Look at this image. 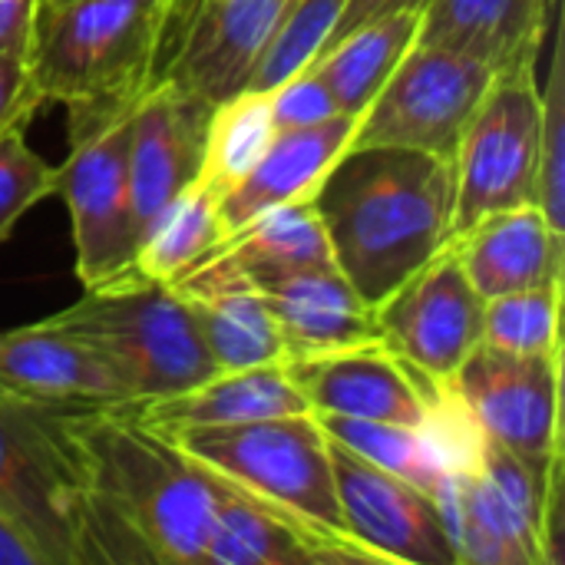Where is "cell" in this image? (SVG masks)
Masks as SVG:
<instances>
[{
  "mask_svg": "<svg viewBox=\"0 0 565 565\" xmlns=\"http://www.w3.org/2000/svg\"><path fill=\"white\" fill-rule=\"evenodd\" d=\"M89 507V565H202L215 480L129 407L70 411Z\"/></svg>",
  "mask_w": 565,
  "mask_h": 565,
  "instance_id": "cell-1",
  "label": "cell"
},
{
  "mask_svg": "<svg viewBox=\"0 0 565 565\" xmlns=\"http://www.w3.org/2000/svg\"><path fill=\"white\" fill-rule=\"evenodd\" d=\"M338 271L367 305L450 245L454 162L397 146H348L311 195Z\"/></svg>",
  "mask_w": 565,
  "mask_h": 565,
  "instance_id": "cell-2",
  "label": "cell"
},
{
  "mask_svg": "<svg viewBox=\"0 0 565 565\" xmlns=\"http://www.w3.org/2000/svg\"><path fill=\"white\" fill-rule=\"evenodd\" d=\"M172 0H43L26 53L46 103L146 89L166 56Z\"/></svg>",
  "mask_w": 565,
  "mask_h": 565,
  "instance_id": "cell-3",
  "label": "cell"
},
{
  "mask_svg": "<svg viewBox=\"0 0 565 565\" xmlns=\"http://www.w3.org/2000/svg\"><path fill=\"white\" fill-rule=\"evenodd\" d=\"M0 516L40 565H89V507L70 411L0 387Z\"/></svg>",
  "mask_w": 565,
  "mask_h": 565,
  "instance_id": "cell-4",
  "label": "cell"
},
{
  "mask_svg": "<svg viewBox=\"0 0 565 565\" xmlns=\"http://www.w3.org/2000/svg\"><path fill=\"white\" fill-rule=\"evenodd\" d=\"M50 321L86 344L119 374L132 404L169 397L218 374L202 334L169 285L116 278L86 288L79 301Z\"/></svg>",
  "mask_w": 565,
  "mask_h": 565,
  "instance_id": "cell-5",
  "label": "cell"
},
{
  "mask_svg": "<svg viewBox=\"0 0 565 565\" xmlns=\"http://www.w3.org/2000/svg\"><path fill=\"white\" fill-rule=\"evenodd\" d=\"M146 89L96 96L66 106V159L56 192L66 199L76 248V278L99 288L129 271L136 225L129 205V132Z\"/></svg>",
  "mask_w": 565,
  "mask_h": 565,
  "instance_id": "cell-6",
  "label": "cell"
},
{
  "mask_svg": "<svg viewBox=\"0 0 565 565\" xmlns=\"http://www.w3.org/2000/svg\"><path fill=\"white\" fill-rule=\"evenodd\" d=\"M175 444L222 480L255 493L258 500L298 516L328 536L354 543L338 507L331 444L315 414L192 430L175 437Z\"/></svg>",
  "mask_w": 565,
  "mask_h": 565,
  "instance_id": "cell-7",
  "label": "cell"
},
{
  "mask_svg": "<svg viewBox=\"0 0 565 565\" xmlns=\"http://www.w3.org/2000/svg\"><path fill=\"white\" fill-rule=\"evenodd\" d=\"M540 63L497 70L454 152V235L490 212L536 205L540 166Z\"/></svg>",
  "mask_w": 565,
  "mask_h": 565,
  "instance_id": "cell-8",
  "label": "cell"
},
{
  "mask_svg": "<svg viewBox=\"0 0 565 565\" xmlns=\"http://www.w3.org/2000/svg\"><path fill=\"white\" fill-rule=\"evenodd\" d=\"M493 76L497 70L473 56L414 43L358 116L348 146H397L454 162L460 136Z\"/></svg>",
  "mask_w": 565,
  "mask_h": 565,
  "instance_id": "cell-9",
  "label": "cell"
},
{
  "mask_svg": "<svg viewBox=\"0 0 565 565\" xmlns=\"http://www.w3.org/2000/svg\"><path fill=\"white\" fill-rule=\"evenodd\" d=\"M450 384L490 444L563 487V351L526 358L480 344Z\"/></svg>",
  "mask_w": 565,
  "mask_h": 565,
  "instance_id": "cell-10",
  "label": "cell"
},
{
  "mask_svg": "<svg viewBox=\"0 0 565 565\" xmlns=\"http://www.w3.org/2000/svg\"><path fill=\"white\" fill-rule=\"evenodd\" d=\"M374 308L381 344L427 377H454L483 344V298L450 248L437 252Z\"/></svg>",
  "mask_w": 565,
  "mask_h": 565,
  "instance_id": "cell-11",
  "label": "cell"
},
{
  "mask_svg": "<svg viewBox=\"0 0 565 565\" xmlns=\"http://www.w3.org/2000/svg\"><path fill=\"white\" fill-rule=\"evenodd\" d=\"M328 444L344 530L374 563L460 565L430 490Z\"/></svg>",
  "mask_w": 565,
  "mask_h": 565,
  "instance_id": "cell-12",
  "label": "cell"
},
{
  "mask_svg": "<svg viewBox=\"0 0 565 565\" xmlns=\"http://www.w3.org/2000/svg\"><path fill=\"white\" fill-rule=\"evenodd\" d=\"M215 103L172 83L152 79L136 103L129 132V205L139 232L202 175L205 136Z\"/></svg>",
  "mask_w": 565,
  "mask_h": 565,
  "instance_id": "cell-13",
  "label": "cell"
},
{
  "mask_svg": "<svg viewBox=\"0 0 565 565\" xmlns=\"http://www.w3.org/2000/svg\"><path fill=\"white\" fill-rule=\"evenodd\" d=\"M295 0H199L156 79H172L209 103L242 93Z\"/></svg>",
  "mask_w": 565,
  "mask_h": 565,
  "instance_id": "cell-14",
  "label": "cell"
},
{
  "mask_svg": "<svg viewBox=\"0 0 565 565\" xmlns=\"http://www.w3.org/2000/svg\"><path fill=\"white\" fill-rule=\"evenodd\" d=\"M295 387L305 394L311 414L387 420L420 427L430 411L437 377L401 361L394 351L377 344H361L348 351H331L318 358L285 361Z\"/></svg>",
  "mask_w": 565,
  "mask_h": 565,
  "instance_id": "cell-15",
  "label": "cell"
},
{
  "mask_svg": "<svg viewBox=\"0 0 565 565\" xmlns=\"http://www.w3.org/2000/svg\"><path fill=\"white\" fill-rule=\"evenodd\" d=\"M0 387L13 397L60 407H129L132 394L103 354L50 318L0 331Z\"/></svg>",
  "mask_w": 565,
  "mask_h": 565,
  "instance_id": "cell-16",
  "label": "cell"
},
{
  "mask_svg": "<svg viewBox=\"0 0 565 565\" xmlns=\"http://www.w3.org/2000/svg\"><path fill=\"white\" fill-rule=\"evenodd\" d=\"M169 288L179 295L218 371L285 364V341L258 285L222 248L182 271Z\"/></svg>",
  "mask_w": 565,
  "mask_h": 565,
  "instance_id": "cell-17",
  "label": "cell"
},
{
  "mask_svg": "<svg viewBox=\"0 0 565 565\" xmlns=\"http://www.w3.org/2000/svg\"><path fill=\"white\" fill-rule=\"evenodd\" d=\"M212 480L215 503L202 565L374 563L367 550L301 523L298 516L258 500L218 473H212Z\"/></svg>",
  "mask_w": 565,
  "mask_h": 565,
  "instance_id": "cell-18",
  "label": "cell"
},
{
  "mask_svg": "<svg viewBox=\"0 0 565 565\" xmlns=\"http://www.w3.org/2000/svg\"><path fill=\"white\" fill-rule=\"evenodd\" d=\"M275 324L285 341V361L318 358L361 344H377V308L334 268H301L275 278H258Z\"/></svg>",
  "mask_w": 565,
  "mask_h": 565,
  "instance_id": "cell-19",
  "label": "cell"
},
{
  "mask_svg": "<svg viewBox=\"0 0 565 565\" xmlns=\"http://www.w3.org/2000/svg\"><path fill=\"white\" fill-rule=\"evenodd\" d=\"M447 248L483 301L565 281V235L546 222L543 209L533 202L483 215L454 235Z\"/></svg>",
  "mask_w": 565,
  "mask_h": 565,
  "instance_id": "cell-20",
  "label": "cell"
},
{
  "mask_svg": "<svg viewBox=\"0 0 565 565\" xmlns=\"http://www.w3.org/2000/svg\"><path fill=\"white\" fill-rule=\"evenodd\" d=\"M129 414L149 430L175 440L192 430H218L265 417L311 414V407L295 387L285 364H258L218 371L189 391L129 404Z\"/></svg>",
  "mask_w": 565,
  "mask_h": 565,
  "instance_id": "cell-21",
  "label": "cell"
},
{
  "mask_svg": "<svg viewBox=\"0 0 565 565\" xmlns=\"http://www.w3.org/2000/svg\"><path fill=\"white\" fill-rule=\"evenodd\" d=\"M559 7L563 0H427L417 43L503 70L543 53L550 20Z\"/></svg>",
  "mask_w": 565,
  "mask_h": 565,
  "instance_id": "cell-22",
  "label": "cell"
},
{
  "mask_svg": "<svg viewBox=\"0 0 565 565\" xmlns=\"http://www.w3.org/2000/svg\"><path fill=\"white\" fill-rule=\"evenodd\" d=\"M354 122V116H334L318 126L278 132L255 169L218 199L225 238L275 205L311 199L324 172L348 149Z\"/></svg>",
  "mask_w": 565,
  "mask_h": 565,
  "instance_id": "cell-23",
  "label": "cell"
},
{
  "mask_svg": "<svg viewBox=\"0 0 565 565\" xmlns=\"http://www.w3.org/2000/svg\"><path fill=\"white\" fill-rule=\"evenodd\" d=\"M434 500L460 565H543L533 523L480 470H447Z\"/></svg>",
  "mask_w": 565,
  "mask_h": 565,
  "instance_id": "cell-24",
  "label": "cell"
},
{
  "mask_svg": "<svg viewBox=\"0 0 565 565\" xmlns=\"http://www.w3.org/2000/svg\"><path fill=\"white\" fill-rule=\"evenodd\" d=\"M420 10L424 7H407V10L374 17V20L348 30L344 36L324 43L308 60V66L331 89L341 116L358 119L371 106V99L387 83L394 66L417 43Z\"/></svg>",
  "mask_w": 565,
  "mask_h": 565,
  "instance_id": "cell-25",
  "label": "cell"
},
{
  "mask_svg": "<svg viewBox=\"0 0 565 565\" xmlns=\"http://www.w3.org/2000/svg\"><path fill=\"white\" fill-rule=\"evenodd\" d=\"M225 242L218 192L195 179L142 232L122 278L169 285Z\"/></svg>",
  "mask_w": 565,
  "mask_h": 565,
  "instance_id": "cell-26",
  "label": "cell"
},
{
  "mask_svg": "<svg viewBox=\"0 0 565 565\" xmlns=\"http://www.w3.org/2000/svg\"><path fill=\"white\" fill-rule=\"evenodd\" d=\"M218 248L228 252L252 281L334 265L328 232L311 199L285 202L255 215L248 225L232 232Z\"/></svg>",
  "mask_w": 565,
  "mask_h": 565,
  "instance_id": "cell-27",
  "label": "cell"
},
{
  "mask_svg": "<svg viewBox=\"0 0 565 565\" xmlns=\"http://www.w3.org/2000/svg\"><path fill=\"white\" fill-rule=\"evenodd\" d=\"M275 136H278V126L268 106V93L242 89L215 103L199 179L212 185L222 199L235 182H242L255 169V162L265 156Z\"/></svg>",
  "mask_w": 565,
  "mask_h": 565,
  "instance_id": "cell-28",
  "label": "cell"
},
{
  "mask_svg": "<svg viewBox=\"0 0 565 565\" xmlns=\"http://www.w3.org/2000/svg\"><path fill=\"white\" fill-rule=\"evenodd\" d=\"M563 288L565 281L523 288L510 295H497L483 301V344L526 354V358H550L563 351Z\"/></svg>",
  "mask_w": 565,
  "mask_h": 565,
  "instance_id": "cell-29",
  "label": "cell"
},
{
  "mask_svg": "<svg viewBox=\"0 0 565 565\" xmlns=\"http://www.w3.org/2000/svg\"><path fill=\"white\" fill-rule=\"evenodd\" d=\"M328 440L341 444L344 450L364 457L367 463L397 473L424 490L434 493L440 480V467L434 460V450L424 437V427L411 424H387V420H358V417H331L315 414Z\"/></svg>",
  "mask_w": 565,
  "mask_h": 565,
  "instance_id": "cell-30",
  "label": "cell"
},
{
  "mask_svg": "<svg viewBox=\"0 0 565 565\" xmlns=\"http://www.w3.org/2000/svg\"><path fill=\"white\" fill-rule=\"evenodd\" d=\"M546 73L540 79V166H536V205L546 222L565 235V50L563 7L546 30Z\"/></svg>",
  "mask_w": 565,
  "mask_h": 565,
  "instance_id": "cell-31",
  "label": "cell"
},
{
  "mask_svg": "<svg viewBox=\"0 0 565 565\" xmlns=\"http://www.w3.org/2000/svg\"><path fill=\"white\" fill-rule=\"evenodd\" d=\"M351 0H295L291 13L278 26L275 40L268 43L262 63L255 66L245 89L268 93L275 83H281L288 73L301 70L331 36L334 23L341 20L344 7Z\"/></svg>",
  "mask_w": 565,
  "mask_h": 565,
  "instance_id": "cell-32",
  "label": "cell"
},
{
  "mask_svg": "<svg viewBox=\"0 0 565 565\" xmlns=\"http://www.w3.org/2000/svg\"><path fill=\"white\" fill-rule=\"evenodd\" d=\"M60 169L26 146V126H10L0 132V242H7L17 222L56 195Z\"/></svg>",
  "mask_w": 565,
  "mask_h": 565,
  "instance_id": "cell-33",
  "label": "cell"
},
{
  "mask_svg": "<svg viewBox=\"0 0 565 565\" xmlns=\"http://www.w3.org/2000/svg\"><path fill=\"white\" fill-rule=\"evenodd\" d=\"M268 106H271L278 132L318 126V122H328V119L341 116L331 89L321 83V76L308 63L301 70L288 73L281 83H275L268 89Z\"/></svg>",
  "mask_w": 565,
  "mask_h": 565,
  "instance_id": "cell-34",
  "label": "cell"
},
{
  "mask_svg": "<svg viewBox=\"0 0 565 565\" xmlns=\"http://www.w3.org/2000/svg\"><path fill=\"white\" fill-rule=\"evenodd\" d=\"M40 106L43 99L30 79L26 60L0 53V132L10 126H30Z\"/></svg>",
  "mask_w": 565,
  "mask_h": 565,
  "instance_id": "cell-35",
  "label": "cell"
},
{
  "mask_svg": "<svg viewBox=\"0 0 565 565\" xmlns=\"http://www.w3.org/2000/svg\"><path fill=\"white\" fill-rule=\"evenodd\" d=\"M40 3L43 0H0V53L26 60Z\"/></svg>",
  "mask_w": 565,
  "mask_h": 565,
  "instance_id": "cell-36",
  "label": "cell"
},
{
  "mask_svg": "<svg viewBox=\"0 0 565 565\" xmlns=\"http://www.w3.org/2000/svg\"><path fill=\"white\" fill-rule=\"evenodd\" d=\"M424 3H427V0H351V3L344 7L341 20L334 23L331 36H328L324 43H331V40L344 36L348 30H354V26H361V23L374 20V17H384V13H394V10H407V7H424Z\"/></svg>",
  "mask_w": 565,
  "mask_h": 565,
  "instance_id": "cell-37",
  "label": "cell"
},
{
  "mask_svg": "<svg viewBox=\"0 0 565 565\" xmlns=\"http://www.w3.org/2000/svg\"><path fill=\"white\" fill-rule=\"evenodd\" d=\"M0 565H40L33 550L13 533V526L0 516Z\"/></svg>",
  "mask_w": 565,
  "mask_h": 565,
  "instance_id": "cell-38",
  "label": "cell"
},
{
  "mask_svg": "<svg viewBox=\"0 0 565 565\" xmlns=\"http://www.w3.org/2000/svg\"><path fill=\"white\" fill-rule=\"evenodd\" d=\"M195 3H199V0H172V30H175V33L185 26V20H189V13L195 10Z\"/></svg>",
  "mask_w": 565,
  "mask_h": 565,
  "instance_id": "cell-39",
  "label": "cell"
}]
</instances>
